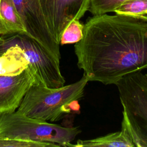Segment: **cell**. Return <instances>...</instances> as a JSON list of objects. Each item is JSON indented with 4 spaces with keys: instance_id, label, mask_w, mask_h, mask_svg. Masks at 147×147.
Returning a JSON list of instances; mask_svg holds the SVG:
<instances>
[{
    "instance_id": "6da1fadb",
    "label": "cell",
    "mask_w": 147,
    "mask_h": 147,
    "mask_svg": "<svg viewBox=\"0 0 147 147\" xmlns=\"http://www.w3.org/2000/svg\"><path fill=\"white\" fill-rule=\"evenodd\" d=\"M74 47L78 67L88 81L115 84L147 69V22L117 14L93 16Z\"/></svg>"
},
{
    "instance_id": "7a4b0ae2",
    "label": "cell",
    "mask_w": 147,
    "mask_h": 147,
    "mask_svg": "<svg viewBox=\"0 0 147 147\" xmlns=\"http://www.w3.org/2000/svg\"><path fill=\"white\" fill-rule=\"evenodd\" d=\"M88 82L83 75L78 81L58 88L35 83L26 93L17 111L39 120L57 121L72 110H79L74 106L83 97Z\"/></svg>"
},
{
    "instance_id": "3957f363",
    "label": "cell",
    "mask_w": 147,
    "mask_h": 147,
    "mask_svg": "<svg viewBox=\"0 0 147 147\" xmlns=\"http://www.w3.org/2000/svg\"><path fill=\"white\" fill-rule=\"evenodd\" d=\"M115 85L123 107L121 126L134 147H147V76L138 71L123 76Z\"/></svg>"
},
{
    "instance_id": "277c9868",
    "label": "cell",
    "mask_w": 147,
    "mask_h": 147,
    "mask_svg": "<svg viewBox=\"0 0 147 147\" xmlns=\"http://www.w3.org/2000/svg\"><path fill=\"white\" fill-rule=\"evenodd\" d=\"M81 132L78 127H63L29 117L18 111L0 115V137L48 142L67 147Z\"/></svg>"
},
{
    "instance_id": "5b68a950",
    "label": "cell",
    "mask_w": 147,
    "mask_h": 147,
    "mask_svg": "<svg viewBox=\"0 0 147 147\" xmlns=\"http://www.w3.org/2000/svg\"><path fill=\"white\" fill-rule=\"evenodd\" d=\"M11 36L22 49L28 62V67L40 83L51 88L64 86L65 79L60 68V60L55 57L40 43L24 33Z\"/></svg>"
},
{
    "instance_id": "8992f818",
    "label": "cell",
    "mask_w": 147,
    "mask_h": 147,
    "mask_svg": "<svg viewBox=\"0 0 147 147\" xmlns=\"http://www.w3.org/2000/svg\"><path fill=\"white\" fill-rule=\"evenodd\" d=\"M28 36L40 43L55 57L61 58L60 45L52 37L39 0H13Z\"/></svg>"
},
{
    "instance_id": "52a82bcc",
    "label": "cell",
    "mask_w": 147,
    "mask_h": 147,
    "mask_svg": "<svg viewBox=\"0 0 147 147\" xmlns=\"http://www.w3.org/2000/svg\"><path fill=\"white\" fill-rule=\"evenodd\" d=\"M39 2L49 31L60 45L64 30L73 20H80L84 15L88 11L90 0H39Z\"/></svg>"
},
{
    "instance_id": "ba28073f",
    "label": "cell",
    "mask_w": 147,
    "mask_h": 147,
    "mask_svg": "<svg viewBox=\"0 0 147 147\" xmlns=\"http://www.w3.org/2000/svg\"><path fill=\"white\" fill-rule=\"evenodd\" d=\"M35 83L40 82L29 67L18 74L0 75V115L15 111Z\"/></svg>"
},
{
    "instance_id": "9c48e42d",
    "label": "cell",
    "mask_w": 147,
    "mask_h": 147,
    "mask_svg": "<svg viewBox=\"0 0 147 147\" xmlns=\"http://www.w3.org/2000/svg\"><path fill=\"white\" fill-rule=\"evenodd\" d=\"M28 67V62L22 49L11 34L0 35V75L18 74Z\"/></svg>"
},
{
    "instance_id": "30bf717a",
    "label": "cell",
    "mask_w": 147,
    "mask_h": 147,
    "mask_svg": "<svg viewBox=\"0 0 147 147\" xmlns=\"http://www.w3.org/2000/svg\"><path fill=\"white\" fill-rule=\"evenodd\" d=\"M134 147L131 139L125 127L121 126V131L91 140L77 141L76 144L69 143L67 147Z\"/></svg>"
},
{
    "instance_id": "8fae6325",
    "label": "cell",
    "mask_w": 147,
    "mask_h": 147,
    "mask_svg": "<svg viewBox=\"0 0 147 147\" xmlns=\"http://www.w3.org/2000/svg\"><path fill=\"white\" fill-rule=\"evenodd\" d=\"M14 33L26 34L13 0H0V35Z\"/></svg>"
},
{
    "instance_id": "7c38bea8",
    "label": "cell",
    "mask_w": 147,
    "mask_h": 147,
    "mask_svg": "<svg viewBox=\"0 0 147 147\" xmlns=\"http://www.w3.org/2000/svg\"><path fill=\"white\" fill-rule=\"evenodd\" d=\"M115 14L147 22V0H129L114 11Z\"/></svg>"
},
{
    "instance_id": "4fadbf2b",
    "label": "cell",
    "mask_w": 147,
    "mask_h": 147,
    "mask_svg": "<svg viewBox=\"0 0 147 147\" xmlns=\"http://www.w3.org/2000/svg\"><path fill=\"white\" fill-rule=\"evenodd\" d=\"M84 24L78 20H73L64 30L60 41V45L77 43L83 36Z\"/></svg>"
},
{
    "instance_id": "5bb4252c",
    "label": "cell",
    "mask_w": 147,
    "mask_h": 147,
    "mask_svg": "<svg viewBox=\"0 0 147 147\" xmlns=\"http://www.w3.org/2000/svg\"><path fill=\"white\" fill-rule=\"evenodd\" d=\"M129 0H90L89 11L93 16L114 12L122 3Z\"/></svg>"
},
{
    "instance_id": "9a60e30c",
    "label": "cell",
    "mask_w": 147,
    "mask_h": 147,
    "mask_svg": "<svg viewBox=\"0 0 147 147\" xmlns=\"http://www.w3.org/2000/svg\"><path fill=\"white\" fill-rule=\"evenodd\" d=\"M52 147L60 146L59 145L48 142L34 141H26L0 137V147Z\"/></svg>"
},
{
    "instance_id": "2e32d148",
    "label": "cell",
    "mask_w": 147,
    "mask_h": 147,
    "mask_svg": "<svg viewBox=\"0 0 147 147\" xmlns=\"http://www.w3.org/2000/svg\"><path fill=\"white\" fill-rule=\"evenodd\" d=\"M145 75H146V76H147V74H145Z\"/></svg>"
}]
</instances>
